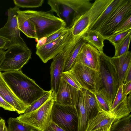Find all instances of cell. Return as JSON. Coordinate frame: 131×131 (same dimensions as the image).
<instances>
[{
    "mask_svg": "<svg viewBox=\"0 0 131 131\" xmlns=\"http://www.w3.org/2000/svg\"><path fill=\"white\" fill-rule=\"evenodd\" d=\"M109 129L105 128H102L93 131H109Z\"/></svg>",
    "mask_w": 131,
    "mask_h": 131,
    "instance_id": "45",
    "label": "cell"
},
{
    "mask_svg": "<svg viewBox=\"0 0 131 131\" xmlns=\"http://www.w3.org/2000/svg\"><path fill=\"white\" fill-rule=\"evenodd\" d=\"M130 29H131V15L126 18L119 24L115 29L112 35Z\"/></svg>",
    "mask_w": 131,
    "mask_h": 131,
    "instance_id": "35",
    "label": "cell"
},
{
    "mask_svg": "<svg viewBox=\"0 0 131 131\" xmlns=\"http://www.w3.org/2000/svg\"><path fill=\"white\" fill-rule=\"evenodd\" d=\"M3 131H7V128L6 125L5 126Z\"/></svg>",
    "mask_w": 131,
    "mask_h": 131,
    "instance_id": "46",
    "label": "cell"
},
{
    "mask_svg": "<svg viewBox=\"0 0 131 131\" xmlns=\"http://www.w3.org/2000/svg\"><path fill=\"white\" fill-rule=\"evenodd\" d=\"M68 71L83 89L92 92L99 91L100 86L99 71L76 63Z\"/></svg>",
    "mask_w": 131,
    "mask_h": 131,
    "instance_id": "9",
    "label": "cell"
},
{
    "mask_svg": "<svg viewBox=\"0 0 131 131\" xmlns=\"http://www.w3.org/2000/svg\"><path fill=\"white\" fill-rule=\"evenodd\" d=\"M70 28H64L47 36L36 40V49L54 41L59 37Z\"/></svg>",
    "mask_w": 131,
    "mask_h": 131,
    "instance_id": "29",
    "label": "cell"
},
{
    "mask_svg": "<svg viewBox=\"0 0 131 131\" xmlns=\"http://www.w3.org/2000/svg\"><path fill=\"white\" fill-rule=\"evenodd\" d=\"M131 29L122 31L112 35L105 38L110 42L114 45L122 40L129 34H131Z\"/></svg>",
    "mask_w": 131,
    "mask_h": 131,
    "instance_id": "34",
    "label": "cell"
},
{
    "mask_svg": "<svg viewBox=\"0 0 131 131\" xmlns=\"http://www.w3.org/2000/svg\"><path fill=\"white\" fill-rule=\"evenodd\" d=\"M6 51L2 49H0V67L4 60Z\"/></svg>",
    "mask_w": 131,
    "mask_h": 131,
    "instance_id": "42",
    "label": "cell"
},
{
    "mask_svg": "<svg viewBox=\"0 0 131 131\" xmlns=\"http://www.w3.org/2000/svg\"><path fill=\"white\" fill-rule=\"evenodd\" d=\"M0 95L19 114H24L29 106L21 101L14 94L3 79L0 71Z\"/></svg>",
    "mask_w": 131,
    "mask_h": 131,
    "instance_id": "16",
    "label": "cell"
},
{
    "mask_svg": "<svg viewBox=\"0 0 131 131\" xmlns=\"http://www.w3.org/2000/svg\"><path fill=\"white\" fill-rule=\"evenodd\" d=\"M1 117H0V121H1Z\"/></svg>",
    "mask_w": 131,
    "mask_h": 131,
    "instance_id": "48",
    "label": "cell"
},
{
    "mask_svg": "<svg viewBox=\"0 0 131 131\" xmlns=\"http://www.w3.org/2000/svg\"><path fill=\"white\" fill-rule=\"evenodd\" d=\"M92 93L95 96L100 111L109 112L111 107L104 96L98 91Z\"/></svg>",
    "mask_w": 131,
    "mask_h": 131,
    "instance_id": "31",
    "label": "cell"
},
{
    "mask_svg": "<svg viewBox=\"0 0 131 131\" xmlns=\"http://www.w3.org/2000/svg\"><path fill=\"white\" fill-rule=\"evenodd\" d=\"M5 123V120L1 118L0 121V131H3Z\"/></svg>",
    "mask_w": 131,
    "mask_h": 131,
    "instance_id": "43",
    "label": "cell"
},
{
    "mask_svg": "<svg viewBox=\"0 0 131 131\" xmlns=\"http://www.w3.org/2000/svg\"><path fill=\"white\" fill-rule=\"evenodd\" d=\"M16 6L19 7L36 8L42 6L44 0H14Z\"/></svg>",
    "mask_w": 131,
    "mask_h": 131,
    "instance_id": "32",
    "label": "cell"
},
{
    "mask_svg": "<svg viewBox=\"0 0 131 131\" xmlns=\"http://www.w3.org/2000/svg\"><path fill=\"white\" fill-rule=\"evenodd\" d=\"M130 34H129L118 43L114 45L115 48V53L113 57H119L126 53L129 51L130 41Z\"/></svg>",
    "mask_w": 131,
    "mask_h": 131,
    "instance_id": "30",
    "label": "cell"
},
{
    "mask_svg": "<svg viewBox=\"0 0 131 131\" xmlns=\"http://www.w3.org/2000/svg\"><path fill=\"white\" fill-rule=\"evenodd\" d=\"M129 95L127 96V102L128 105L131 108V93H130Z\"/></svg>",
    "mask_w": 131,
    "mask_h": 131,
    "instance_id": "44",
    "label": "cell"
},
{
    "mask_svg": "<svg viewBox=\"0 0 131 131\" xmlns=\"http://www.w3.org/2000/svg\"><path fill=\"white\" fill-rule=\"evenodd\" d=\"M112 1L95 0L91 8L79 16L75 21L71 28L72 35L74 37H82Z\"/></svg>",
    "mask_w": 131,
    "mask_h": 131,
    "instance_id": "5",
    "label": "cell"
},
{
    "mask_svg": "<svg viewBox=\"0 0 131 131\" xmlns=\"http://www.w3.org/2000/svg\"><path fill=\"white\" fill-rule=\"evenodd\" d=\"M0 107L4 110L11 111H15L14 108L6 102L0 95Z\"/></svg>",
    "mask_w": 131,
    "mask_h": 131,
    "instance_id": "38",
    "label": "cell"
},
{
    "mask_svg": "<svg viewBox=\"0 0 131 131\" xmlns=\"http://www.w3.org/2000/svg\"><path fill=\"white\" fill-rule=\"evenodd\" d=\"M109 131H131V114L119 118H115Z\"/></svg>",
    "mask_w": 131,
    "mask_h": 131,
    "instance_id": "24",
    "label": "cell"
},
{
    "mask_svg": "<svg viewBox=\"0 0 131 131\" xmlns=\"http://www.w3.org/2000/svg\"><path fill=\"white\" fill-rule=\"evenodd\" d=\"M32 52L28 47L17 46L8 49L0 67V71L20 70L31 58Z\"/></svg>",
    "mask_w": 131,
    "mask_h": 131,
    "instance_id": "7",
    "label": "cell"
},
{
    "mask_svg": "<svg viewBox=\"0 0 131 131\" xmlns=\"http://www.w3.org/2000/svg\"><path fill=\"white\" fill-rule=\"evenodd\" d=\"M9 42V40L0 36V49L4 51L6 49L7 47Z\"/></svg>",
    "mask_w": 131,
    "mask_h": 131,
    "instance_id": "39",
    "label": "cell"
},
{
    "mask_svg": "<svg viewBox=\"0 0 131 131\" xmlns=\"http://www.w3.org/2000/svg\"><path fill=\"white\" fill-rule=\"evenodd\" d=\"M84 102L88 121L95 117L100 112L95 96L92 92L84 89Z\"/></svg>",
    "mask_w": 131,
    "mask_h": 131,
    "instance_id": "21",
    "label": "cell"
},
{
    "mask_svg": "<svg viewBox=\"0 0 131 131\" xmlns=\"http://www.w3.org/2000/svg\"><path fill=\"white\" fill-rule=\"evenodd\" d=\"M1 74L15 95L28 106L48 91L41 88L21 70L5 71Z\"/></svg>",
    "mask_w": 131,
    "mask_h": 131,
    "instance_id": "1",
    "label": "cell"
},
{
    "mask_svg": "<svg viewBox=\"0 0 131 131\" xmlns=\"http://www.w3.org/2000/svg\"><path fill=\"white\" fill-rule=\"evenodd\" d=\"M115 119L110 112L100 111L95 117L88 121L86 131H93L104 127L109 129Z\"/></svg>",
    "mask_w": 131,
    "mask_h": 131,
    "instance_id": "17",
    "label": "cell"
},
{
    "mask_svg": "<svg viewBox=\"0 0 131 131\" xmlns=\"http://www.w3.org/2000/svg\"><path fill=\"white\" fill-rule=\"evenodd\" d=\"M79 91L61 77L58 89L55 94L54 102L63 105L75 106Z\"/></svg>",
    "mask_w": 131,
    "mask_h": 131,
    "instance_id": "15",
    "label": "cell"
},
{
    "mask_svg": "<svg viewBox=\"0 0 131 131\" xmlns=\"http://www.w3.org/2000/svg\"><path fill=\"white\" fill-rule=\"evenodd\" d=\"M84 97L83 89L82 91H79L75 105L78 117V131H86L88 121L84 106Z\"/></svg>",
    "mask_w": 131,
    "mask_h": 131,
    "instance_id": "19",
    "label": "cell"
},
{
    "mask_svg": "<svg viewBox=\"0 0 131 131\" xmlns=\"http://www.w3.org/2000/svg\"><path fill=\"white\" fill-rule=\"evenodd\" d=\"M82 39L96 48L100 53L103 52L105 38L98 31L89 30L83 35Z\"/></svg>",
    "mask_w": 131,
    "mask_h": 131,
    "instance_id": "22",
    "label": "cell"
},
{
    "mask_svg": "<svg viewBox=\"0 0 131 131\" xmlns=\"http://www.w3.org/2000/svg\"><path fill=\"white\" fill-rule=\"evenodd\" d=\"M47 3L51 8L49 11L56 13L67 28H71L77 18L93 5L89 0H48Z\"/></svg>",
    "mask_w": 131,
    "mask_h": 131,
    "instance_id": "2",
    "label": "cell"
},
{
    "mask_svg": "<svg viewBox=\"0 0 131 131\" xmlns=\"http://www.w3.org/2000/svg\"><path fill=\"white\" fill-rule=\"evenodd\" d=\"M21 12L34 25L36 32V40L66 28L65 22L49 11L28 10Z\"/></svg>",
    "mask_w": 131,
    "mask_h": 131,
    "instance_id": "3",
    "label": "cell"
},
{
    "mask_svg": "<svg viewBox=\"0 0 131 131\" xmlns=\"http://www.w3.org/2000/svg\"><path fill=\"white\" fill-rule=\"evenodd\" d=\"M111 62L118 75L119 85H122L125 74L131 65V52L118 57H110Z\"/></svg>",
    "mask_w": 131,
    "mask_h": 131,
    "instance_id": "18",
    "label": "cell"
},
{
    "mask_svg": "<svg viewBox=\"0 0 131 131\" xmlns=\"http://www.w3.org/2000/svg\"><path fill=\"white\" fill-rule=\"evenodd\" d=\"M110 112L116 119L123 117L130 114L131 108L128 105L127 96H125L114 108Z\"/></svg>",
    "mask_w": 131,
    "mask_h": 131,
    "instance_id": "26",
    "label": "cell"
},
{
    "mask_svg": "<svg viewBox=\"0 0 131 131\" xmlns=\"http://www.w3.org/2000/svg\"><path fill=\"white\" fill-rule=\"evenodd\" d=\"M55 95L51 90L36 100L26 109L24 114L33 111L38 109L49 100Z\"/></svg>",
    "mask_w": 131,
    "mask_h": 131,
    "instance_id": "28",
    "label": "cell"
},
{
    "mask_svg": "<svg viewBox=\"0 0 131 131\" xmlns=\"http://www.w3.org/2000/svg\"><path fill=\"white\" fill-rule=\"evenodd\" d=\"M62 78L67 83L79 91L83 89L75 78L69 71L63 72L61 74Z\"/></svg>",
    "mask_w": 131,
    "mask_h": 131,
    "instance_id": "33",
    "label": "cell"
},
{
    "mask_svg": "<svg viewBox=\"0 0 131 131\" xmlns=\"http://www.w3.org/2000/svg\"><path fill=\"white\" fill-rule=\"evenodd\" d=\"M73 36L70 28L55 40L36 49V53L46 63L60 52Z\"/></svg>",
    "mask_w": 131,
    "mask_h": 131,
    "instance_id": "13",
    "label": "cell"
},
{
    "mask_svg": "<svg viewBox=\"0 0 131 131\" xmlns=\"http://www.w3.org/2000/svg\"><path fill=\"white\" fill-rule=\"evenodd\" d=\"M78 41L73 36L62 50L53 59L50 67L51 87L55 94L58 89L65 61Z\"/></svg>",
    "mask_w": 131,
    "mask_h": 131,
    "instance_id": "10",
    "label": "cell"
},
{
    "mask_svg": "<svg viewBox=\"0 0 131 131\" xmlns=\"http://www.w3.org/2000/svg\"><path fill=\"white\" fill-rule=\"evenodd\" d=\"M100 86L98 91L105 97L111 107L119 86L118 75L110 57L101 53L99 71Z\"/></svg>",
    "mask_w": 131,
    "mask_h": 131,
    "instance_id": "4",
    "label": "cell"
},
{
    "mask_svg": "<svg viewBox=\"0 0 131 131\" xmlns=\"http://www.w3.org/2000/svg\"><path fill=\"white\" fill-rule=\"evenodd\" d=\"M19 29L28 37L37 38L35 26L29 19L21 12L19 10L17 12V16Z\"/></svg>",
    "mask_w": 131,
    "mask_h": 131,
    "instance_id": "20",
    "label": "cell"
},
{
    "mask_svg": "<svg viewBox=\"0 0 131 131\" xmlns=\"http://www.w3.org/2000/svg\"><path fill=\"white\" fill-rule=\"evenodd\" d=\"M41 131H65L50 120Z\"/></svg>",
    "mask_w": 131,
    "mask_h": 131,
    "instance_id": "37",
    "label": "cell"
},
{
    "mask_svg": "<svg viewBox=\"0 0 131 131\" xmlns=\"http://www.w3.org/2000/svg\"><path fill=\"white\" fill-rule=\"evenodd\" d=\"M7 131H32L37 129L21 122L16 118L10 117L7 121Z\"/></svg>",
    "mask_w": 131,
    "mask_h": 131,
    "instance_id": "27",
    "label": "cell"
},
{
    "mask_svg": "<svg viewBox=\"0 0 131 131\" xmlns=\"http://www.w3.org/2000/svg\"><path fill=\"white\" fill-rule=\"evenodd\" d=\"M51 120L65 131H78V120L75 106L54 102Z\"/></svg>",
    "mask_w": 131,
    "mask_h": 131,
    "instance_id": "6",
    "label": "cell"
},
{
    "mask_svg": "<svg viewBox=\"0 0 131 131\" xmlns=\"http://www.w3.org/2000/svg\"><path fill=\"white\" fill-rule=\"evenodd\" d=\"M124 97L123 91V86H119L113 101L110 111L114 108L124 99Z\"/></svg>",
    "mask_w": 131,
    "mask_h": 131,
    "instance_id": "36",
    "label": "cell"
},
{
    "mask_svg": "<svg viewBox=\"0 0 131 131\" xmlns=\"http://www.w3.org/2000/svg\"><path fill=\"white\" fill-rule=\"evenodd\" d=\"M54 95L41 106L33 111L23 114L16 118L21 122L41 131L51 120Z\"/></svg>",
    "mask_w": 131,
    "mask_h": 131,
    "instance_id": "8",
    "label": "cell"
},
{
    "mask_svg": "<svg viewBox=\"0 0 131 131\" xmlns=\"http://www.w3.org/2000/svg\"><path fill=\"white\" fill-rule=\"evenodd\" d=\"M123 91L124 96V97L127 96L131 91V81L128 83L123 85Z\"/></svg>",
    "mask_w": 131,
    "mask_h": 131,
    "instance_id": "41",
    "label": "cell"
},
{
    "mask_svg": "<svg viewBox=\"0 0 131 131\" xmlns=\"http://www.w3.org/2000/svg\"><path fill=\"white\" fill-rule=\"evenodd\" d=\"M121 1V0H112L108 7L91 25L89 30L97 31Z\"/></svg>",
    "mask_w": 131,
    "mask_h": 131,
    "instance_id": "23",
    "label": "cell"
},
{
    "mask_svg": "<svg viewBox=\"0 0 131 131\" xmlns=\"http://www.w3.org/2000/svg\"><path fill=\"white\" fill-rule=\"evenodd\" d=\"M131 81V65L129 66L124 77L123 85L126 84Z\"/></svg>",
    "mask_w": 131,
    "mask_h": 131,
    "instance_id": "40",
    "label": "cell"
},
{
    "mask_svg": "<svg viewBox=\"0 0 131 131\" xmlns=\"http://www.w3.org/2000/svg\"><path fill=\"white\" fill-rule=\"evenodd\" d=\"M100 56L101 53L96 48L86 42L82 47L75 63H77L99 71Z\"/></svg>",
    "mask_w": 131,
    "mask_h": 131,
    "instance_id": "14",
    "label": "cell"
},
{
    "mask_svg": "<svg viewBox=\"0 0 131 131\" xmlns=\"http://www.w3.org/2000/svg\"><path fill=\"white\" fill-rule=\"evenodd\" d=\"M32 131H41L38 129H35L32 130Z\"/></svg>",
    "mask_w": 131,
    "mask_h": 131,
    "instance_id": "47",
    "label": "cell"
},
{
    "mask_svg": "<svg viewBox=\"0 0 131 131\" xmlns=\"http://www.w3.org/2000/svg\"><path fill=\"white\" fill-rule=\"evenodd\" d=\"M86 42L82 38L77 42L65 61L63 72L71 69L75 64L76 58L82 47L84 43Z\"/></svg>",
    "mask_w": 131,
    "mask_h": 131,
    "instance_id": "25",
    "label": "cell"
},
{
    "mask_svg": "<svg viewBox=\"0 0 131 131\" xmlns=\"http://www.w3.org/2000/svg\"><path fill=\"white\" fill-rule=\"evenodd\" d=\"M19 8L15 6L8 9L7 21L3 27L0 28V36L9 41L6 49L15 46L27 47L20 36V31L18 26L17 16Z\"/></svg>",
    "mask_w": 131,
    "mask_h": 131,
    "instance_id": "12",
    "label": "cell"
},
{
    "mask_svg": "<svg viewBox=\"0 0 131 131\" xmlns=\"http://www.w3.org/2000/svg\"><path fill=\"white\" fill-rule=\"evenodd\" d=\"M131 15V0H121L97 31L105 39L124 19Z\"/></svg>",
    "mask_w": 131,
    "mask_h": 131,
    "instance_id": "11",
    "label": "cell"
}]
</instances>
